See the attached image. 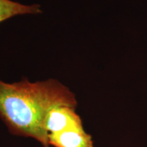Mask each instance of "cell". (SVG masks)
<instances>
[{"label":"cell","instance_id":"obj_1","mask_svg":"<svg viewBox=\"0 0 147 147\" xmlns=\"http://www.w3.org/2000/svg\"><path fill=\"white\" fill-rule=\"evenodd\" d=\"M76 108L74 93L55 79L30 82L27 79L14 83L0 80V119L11 134L32 137L43 147H49L45 121L57 106Z\"/></svg>","mask_w":147,"mask_h":147},{"label":"cell","instance_id":"obj_2","mask_svg":"<svg viewBox=\"0 0 147 147\" xmlns=\"http://www.w3.org/2000/svg\"><path fill=\"white\" fill-rule=\"evenodd\" d=\"M47 137L49 145L54 147H93L91 136L84 130L82 121L49 134Z\"/></svg>","mask_w":147,"mask_h":147},{"label":"cell","instance_id":"obj_3","mask_svg":"<svg viewBox=\"0 0 147 147\" xmlns=\"http://www.w3.org/2000/svg\"><path fill=\"white\" fill-rule=\"evenodd\" d=\"M40 13L42 10L38 4L23 5L11 0H0V23L15 16Z\"/></svg>","mask_w":147,"mask_h":147}]
</instances>
